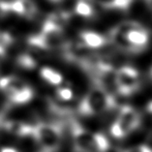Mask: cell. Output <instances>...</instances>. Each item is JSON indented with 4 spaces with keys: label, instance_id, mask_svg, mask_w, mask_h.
I'll return each mask as SVG.
<instances>
[{
    "label": "cell",
    "instance_id": "1",
    "mask_svg": "<svg viewBox=\"0 0 152 152\" xmlns=\"http://www.w3.org/2000/svg\"><path fill=\"white\" fill-rule=\"evenodd\" d=\"M110 40L122 51L141 52L149 42V33L141 24L123 22L110 32Z\"/></svg>",
    "mask_w": 152,
    "mask_h": 152
},
{
    "label": "cell",
    "instance_id": "2",
    "mask_svg": "<svg viewBox=\"0 0 152 152\" xmlns=\"http://www.w3.org/2000/svg\"><path fill=\"white\" fill-rule=\"evenodd\" d=\"M70 132L75 152H107L110 148V142L104 134L90 132L78 122H72Z\"/></svg>",
    "mask_w": 152,
    "mask_h": 152
},
{
    "label": "cell",
    "instance_id": "3",
    "mask_svg": "<svg viewBox=\"0 0 152 152\" xmlns=\"http://www.w3.org/2000/svg\"><path fill=\"white\" fill-rule=\"evenodd\" d=\"M116 107L113 94L99 86H94L79 104L78 112L82 116H96L111 111Z\"/></svg>",
    "mask_w": 152,
    "mask_h": 152
},
{
    "label": "cell",
    "instance_id": "4",
    "mask_svg": "<svg viewBox=\"0 0 152 152\" xmlns=\"http://www.w3.org/2000/svg\"><path fill=\"white\" fill-rule=\"evenodd\" d=\"M31 137L42 152H57L62 142V129L56 123L40 122L32 126Z\"/></svg>",
    "mask_w": 152,
    "mask_h": 152
},
{
    "label": "cell",
    "instance_id": "5",
    "mask_svg": "<svg viewBox=\"0 0 152 152\" xmlns=\"http://www.w3.org/2000/svg\"><path fill=\"white\" fill-rule=\"evenodd\" d=\"M142 115L137 109L130 106H122L118 115L110 127V132L115 139L126 138L132 132L140 128L142 124Z\"/></svg>",
    "mask_w": 152,
    "mask_h": 152
},
{
    "label": "cell",
    "instance_id": "6",
    "mask_svg": "<svg viewBox=\"0 0 152 152\" xmlns=\"http://www.w3.org/2000/svg\"><path fill=\"white\" fill-rule=\"evenodd\" d=\"M0 90L14 104H24L34 96V90L25 81L15 76L0 78Z\"/></svg>",
    "mask_w": 152,
    "mask_h": 152
},
{
    "label": "cell",
    "instance_id": "7",
    "mask_svg": "<svg viewBox=\"0 0 152 152\" xmlns=\"http://www.w3.org/2000/svg\"><path fill=\"white\" fill-rule=\"evenodd\" d=\"M141 88L139 72L132 66H121L116 72V91L123 96H129Z\"/></svg>",
    "mask_w": 152,
    "mask_h": 152
},
{
    "label": "cell",
    "instance_id": "8",
    "mask_svg": "<svg viewBox=\"0 0 152 152\" xmlns=\"http://www.w3.org/2000/svg\"><path fill=\"white\" fill-rule=\"evenodd\" d=\"M80 40L91 50L100 49L108 42L104 35L94 31H83L80 33Z\"/></svg>",
    "mask_w": 152,
    "mask_h": 152
},
{
    "label": "cell",
    "instance_id": "9",
    "mask_svg": "<svg viewBox=\"0 0 152 152\" xmlns=\"http://www.w3.org/2000/svg\"><path fill=\"white\" fill-rule=\"evenodd\" d=\"M94 3L95 0H77L75 4V12L83 18H91L95 12Z\"/></svg>",
    "mask_w": 152,
    "mask_h": 152
},
{
    "label": "cell",
    "instance_id": "10",
    "mask_svg": "<svg viewBox=\"0 0 152 152\" xmlns=\"http://www.w3.org/2000/svg\"><path fill=\"white\" fill-rule=\"evenodd\" d=\"M40 77L47 83L53 85V86H59L63 82V77L60 72L51 67H47V66L40 68Z\"/></svg>",
    "mask_w": 152,
    "mask_h": 152
},
{
    "label": "cell",
    "instance_id": "11",
    "mask_svg": "<svg viewBox=\"0 0 152 152\" xmlns=\"http://www.w3.org/2000/svg\"><path fill=\"white\" fill-rule=\"evenodd\" d=\"M134 0H95L102 7L104 8H116V10H124L132 4Z\"/></svg>",
    "mask_w": 152,
    "mask_h": 152
},
{
    "label": "cell",
    "instance_id": "12",
    "mask_svg": "<svg viewBox=\"0 0 152 152\" xmlns=\"http://www.w3.org/2000/svg\"><path fill=\"white\" fill-rule=\"evenodd\" d=\"M19 66L26 69H32L37 65V60H36L35 56L31 53H25L19 56L18 60H17Z\"/></svg>",
    "mask_w": 152,
    "mask_h": 152
},
{
    "label": "cell",
    "instance_id": "13",
    "mask_svg": "<svg viewBox=\"0 0 152 152\" xmlns=\"http://www.w3.org/2000/svg\"><path fill=\"white\" fill-rule=\"evenodd\" d=\"M22 1H23V5H24V12H25L24 17L29 19L34 18L38 12L37 5L34 3L33 0H22Z\"/></svg>",
    "mask_w": 152,
    "mask_h": 152
},
{
    "label": "cell",
    "instance_id": "14",
    "mask_svg": "<svg viewBox=\"0 0 152 152\" xmlns=\"http://www.w3.org/2000/svg\"><path fill=\"white\" fill-rule=\"evenodd\" d=\"M56 96L60 100L69 102L74 98V91L69 87H59L56 91Z\"/></svg>",
    "mask_w": 152,
    "mask_h": 152
},
{
    "label": "cell",
    "instance_id": "15",
    "mask_svg": "<svg viewBox=\"0 0 152 152\" xmlns=\"http://www.w3.org/2000/svg\"><path fill=\"white\" fill-rule=\"evenodd\" d=\"M121 152H152V149L147 145H139V146L127 148Z\"/></svg>",
    "mask_w": 152,
    "mask_h": 152
},
{
    "label": "cell",
    "instance_id": "16",
    "mask_svg": "<svg viewBox=\"0 0 152 152\" xmlns=\"http://www.w3.org/2000/svg\"><path fill=\"white\" fill-rule=\"evenodd\" d=\"M5 55H6V48L0 46V61L3 60L4 57H5Z\"/></svg>",
    "mask_w": 152,
    "mask_h": 152
},
{
    "label": "cell",
    "instance_id": "17",
    "mask_svg": "<svg viewBox=\"0 0 152 152\" xmlns=\"http://www.w3.org/2000/svg\"><path fill=\"white\" fill-rule=\"evenodd\" d=\"M0 152H19L17 149L12 148V147H3V148L0 150Z\"/></svg>",
    "mask_w": 152,
    "mask_h": 152
},
{
    "label": "cell",
    "instance_id": "18",
    "mask_svg": "<svg viewBox=\"0 0 152 152\" xmlns=\"http://www.w3.org/2000/svg\"><path fill=\"white\" fill-rule=\"evenodd\" d=\"M51 1H54V2H58V1H61V0H51Z\"/></svg>",
    "mask_w": 152,
    "mask_h": 152
},
{
    "label": "cell",
    "instance_id": "19",
    "mask_svg": "<svg viewBox=\"0 0 152 152\" xmlns=\"http://www.w3.org/2000/svg\"><path fill=\"white\" fill-rule=\"evenodd\" d=\"M151 77H152V69H151Z\"/></svg>",
    "mask_w": 152,
    "mask_h": 152
}]
</instances>
